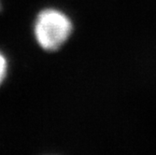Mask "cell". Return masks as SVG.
<instances>
[{
	"mask_svg": "<svg viewBox=\"0 0 156 155\" xmlns=\"http://www.w3.org/2000/svg\"><path fill=\"white\" fill-rule=\"evenodd\" d=\"M72 31V23L64 13L56 9L40 12L35 24V35L38 44L47 51L59 49Z\"/></svg>",
	"mask_w": 156,
	"mask_h": 155,
	"instance_id": "1",
	"label": "cell"
},
{
	"mask_svg": "<svg viewBox=\"0 0 156 155\" xmlns=\"http://www.w3.org/2000/svg\"><path fill=\"white\" fill-rule=\"evenodd\" d=\"M7 73V61L6 58L4 57V55L2 53H0V83H1Z\"/></svg>",
	"mask_w": 156,
	"mask_h": 155,
	"instance_id": "2",
	"label": "cell"
}]
</instances>
